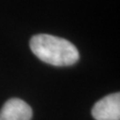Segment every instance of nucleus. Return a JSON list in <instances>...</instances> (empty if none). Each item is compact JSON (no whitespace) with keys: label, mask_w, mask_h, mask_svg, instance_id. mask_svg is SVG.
Returning a JSON list of instances; mask_svg holds the SVG:
<instances>
[{"label":"nucleus","mask_w":120,"mask_h":120,"mask_svg":"<svg viewBox=\"0 0 120 120\" xmlns=\"http://www.w3.org/2000/svg\"><path fill=\"white\" fill-rule=\"evenodd\" d=\"M30 48L41 61L53 66H70L79 59V52L70 41L49 34L33 36Z\"/></svg>","instance_id":"f257e3e1"},{"label":"nucleus","mask_w":120,"mask_h":120,"mask_svg":"<svg viewBox=\"0 0 120 120\" xmlns=\"http://www.w3.org/2000/svg\"><path fill=\"white\" fill-rule=\"evenodd\" d=\"M91 114L95 120H120V93H112L97 101Z\"/></svg>","instance_id":"f03ea898"},{"label":"nucleus","mask_w":120,"mask_h":120,"mask_svg":"<svg viewBox=\"0 0 120 120\" xmlns=\"http://www.w3.org/2000/svg\"><path fill=\"white\" fill-rule=\"evenodd\" d=\"M32 109L19 98H11L6 101L0 110V120H31Z\"/></svg>","instance_id":"7ed1b4c3"}]
</instances>
